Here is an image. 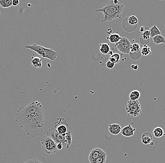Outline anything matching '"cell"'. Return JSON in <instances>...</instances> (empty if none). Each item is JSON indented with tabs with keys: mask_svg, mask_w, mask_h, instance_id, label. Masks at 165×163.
Returning a JSON list of instances; mask_svg holds the SVG:
<instances>
[{
	"mask_svg": "<svg viewBox=\"0 0 165 163\" xmlns=\"http://www.w3.org/2000/svg\"><path fill=\"white\" fill-rule=\"evenodd\" d=\"M43 151L47 154L51 155L57 153L58 150L57 148L56 142L50 137L46 135L40 139Z\"/></svg>",
	"mask_w": 165,
	"mask_h": 163,
	"instance_id": "obj_4",
	"label": "cell"
},
{
	"mask_svg": "<svg viewBox=\"0 0 165 163\" xmlns=\"http://www.w3.org/2000/svg\"><path fill=\"white\" fill-rule=\"evenodd\" d=\"M42 59H40V57H32L31 61H32V65L35 67L40 68L42 67Z\"/></svg>",
	"mask_w": 165,
	"mask_h": 163,
	"instance_id": "obj_20",
	"label": "cell"
},
{
	"mask_svg": "<svg viewBox=\"0 0 165 163\" xmlns=\"http://www.w3.org/2000/svg\"><path fill=\"white\" fill-rule=\"evenodd\" d=\"M131 69H133L134 70H137L139 68V66L137 65H131Z\"/></svg>",
	"mask_w": 165,
	"mask_h": 163,
	"instance_id": "obj_33",
	"label": "cell"
},
{
	"mask_svg": "<svg viewBox=\"0 0 165 163\" xmlns=\"http://www.w3.org/2000/svg\"><path fill=\"white\" fill-rule=\"evenodd\" d=\"M107 154L101 148H97L92 150L91 152L90 153L89 155L88 156V160L90 162L91 161L93 160L100 158V156L106 155Z\"/></svg>",
	"mask_w": 165,
	"mask_h": 163,
	"instance_id": "obj_9",
	"label": "cell"
},
{
	"mask_svg": "<svg viewBox=\"0 0 165 163\" xmlns=\"http://www.w3.org/2000/svg\"><path fill=\"white\" fill-rule=\"evenodd\" d=\"M106 66L108 68V69H111L114 68L115 66V63L112 62L110 60L107 61L106 64Z\"/></svg>",
	"mask_w": 165,
	"mask_h": 163,
	"instance_id": "obj_29",
	"label": "cell"
},
{
	"mask_svg": "<svg viewBox=\"0 0 165 163\" xmlns=\"http://www.w3.org/2000/svg\"><path fill=\"white\" fill-rule=\"evenodd\" d=\"M126 111L129 116L137 117L142 113L140 102L137 101H131L129 100L126 105Z\"/></svg>",
	"mask_w": 165,
	"mask_h": 163,
	"instance_id": "obj_5",
	"label": "cell"
},
{
	"mask_svg": "<svg viewBox=\"0 0 165 163\" xmlns=\"http://www.w3.org/2000/svg\"><path fill=\"white\" fill-rule=\"evenodd\" d=\"M153 134L156 138H161L164 135V130L161 127H155L153 130Z\"/></svg>",
	"mask_w": 165,
	"mask_h": 163,
	"instance_id": "obj_19",
	"label": "cell"
},
{
	"mask_svg": "<svg viewBox=\"0 0 165 163\" xmlns=\"http://www.w3.org/2000/svg\"><path fill=\"white\" fill-rule=\"evenodd\" d=\"M20 1L19 0H12V6H17L19 4Z\"/></svg>",
	"mask_w": 165,
	"mask_h": 163,
	"instance_id": "obj_31",
	"label": "cell"
},
{
	"mask_svg": "<svg viewBox=\"0 0 165 163\" xmlns=\"http://www.w3.org/2000/svg\"><path fill=\"white\" fill-rule=\"evenodd\" d=\"M150 32V38H153L155 36L158 35H160L161 34V33L160 31V30L157 27L156 25H153V27H152L149 30Z\"/></svg>",
	"mask_w": 165,
	"mask_h": 163,
	"instance_id": "obj_21",
	"label": "cell"
},
{
	"mask_svg": "<svg viewBox=\"0 0 165 163\" xmlns=\"http://www.w3.org/2000/svg\"><path fill=\"white\" fill-rule=\"evenodd\" d=\"M47 136L52 138L56 144L63 143V148H67V145L65 141V136H63L57 133L54 127H51L47 133Z\"/></svg>",
	"mask_w": 165,
	"mask_h": 163,
	"instance_id": "obj_8",
	"label": "cell"
},
{
	"mask_svg": "<svg viewBox=\"0 0 165 163\" xmlns=\"http://www.w3.org/2000/svg\"><path fill=\"white\" fill-rule=\"evenodd\" d=\"M145 27H141V28H140V33H143L144 32V30H145Z\"/></svg>",
	"mask_w": 165,
	"mask_h": 163,
	"instance_id": "obj_35",
	"label": "cell"
},
{
	"mask_svg": "<svg viewBox=\"0 0 165 163\" xmlns=\"http://www.w3.org/2000/svg\"><path fill=\"white\" fill-rule=\"evenodd\" d=\"M141 54L143 56H147L152 54V51L150 49V47H148L147 45H144L140 51Z\"/></svg>",
	"mask_w": 165,
	"mask_h": 163,
	"instance_id": "obj_23",
	"label": "cell"
},
{
	"mask_svg": "<svg viewBox=\"0 0 165 163\" xmlns=\"http://www.w3.org/2000/svg\"><path fill=\"white\" fill-rule=\"evenodd\" d=\"M68 123L63 118H58L54 124V128L58 134L65 136L68 132Z\"/></svg>",
	"mask_w": 165,
	"mask_h": 163,
	"instance_id": "obj_7",
	"label": "cell"
},
{
	"mask_svg": "<svg viewBox=\"0 0 165 163\" xmlns=\"http://www.w3.org/2000/svg\"><path fill=\"white\" fill-rule=\"evenodd\" d=\"M44 115L45 110L41 103L32 101L26 106L19 108L15 121L27 135L35 138L40 136L44 130Z\"/></svg>",
	"mask_w": 165,
	"mask_h": 163,
	"instance_id": "obj_1",
	"label": "cell"
},
{
	"mask_svg": "<svg viewBox=\"0 0 165 163\" xmlns=\"http://www.w3.org/2000/svg\"><path fill=\"white\" fill-rule=\"evenodd\" d=\"M63 148V143L60 142V143L57 144V148L58 150H61Z\"/></svg>",
	"mask_w": 165,
	"mask_h": 163,
	"instance_id": "obj_32",
	"label": "cell"
},
{
	"mask_svg": "<svg viewBox=\"0 0 165 163\" xmlns=\"http://www.w3.org/2000/svg\"><path fill=\"white\" fill-rule=\"evenodd\" d=\"M0 15H1V12H0Z\"/></svg>",
	"mask_w": 165,
	"mask_h": 163,
	"instance_id": "obj_36",
	"label": "cell"
},
{
	"mask_svg": "<svg viewBox=\"0 0 165 163\" xmlns=\"http://www.w3.org/2000/svg\"><path fill=\"white\" fill-rule=\"evenodd\" d=\"M108 130L112 135H117L121 132V127L118 124H112L109 125Z\"/></svg>",
	"mask_w": 165,
	"mask_h": 163,
	"instance_id": "obj_12",
	"label": "cell"
},
{
	"mask_svg": "<svg viewBox=\"0 0 165 163\" xmlns=\"http://www.w3.org/2000/svg\"><path fill=\"white\" fill-rule=\"evenodd\" d=\"M136 130V128L132 127L131 124H129V125L124 126L121 129V133L124 136L129 137L133 136Z\"/></svg>",
	"mask_w": 165,
	"mask_h": 163,
	"instance_id": "obj_10",
	"label": "cell"
},
{
	"mask_svg": "<svg viewBox=\"0 0 165 163\" xmlns=\"http://www.w3.org/2000/svg\"><path fill=\"white\" fill-rule=\"evenodd\" d=\"M107 33L108 34V35H111L112 33V29H111V28H109V29H108Z\"/></svg>",
	"mask_w": 165,
	"mask_h": 163,
	"instance_id": "obj_34",
	"label": "cell"
},
{
	"mask_svg": "<svg viewBox=\"0 0 165 163\" xmlns=\"http://www.w3.org/2000/svg\"><path fill=\"white\" fill-rule=\"evenodd\" d=\"M153 43L156 45L165 43V37L162 35H158L152 38Z\"/></svg>",
	"mask_w": 165,
	"mask_h": 163,
	"instance_id": "obj_17",
	"label": "cell"
},
{
	"mask_svg": "<svg viewBox=\"0 0 165 163\" xmlns=\"http://www.w3.org/2000/svg\"><path fill=\"white\" fill-rule=\"evenodd\" d=\"M12 5V0H0V6L3 8H9Z\"/></svg>",
	"mask_w": 165,
	"mask_h": 163,
	"instance_id": "obj_25",
	"label": "cell"
},
{
	"mask_svg": "<svg viewBox=\"0 0 165 163\" xmlns=\"http://www.w3.org/2000/svg\"><path fill=\"white\" fill-rule=\"evenodd\" d=\"M150 32L149 30L145 31L141 35L140 38L145 41H150Z\"/></svg>",
	"mask_w": 165,
	"mask_h": 163,
	"instance_id": "obj_28",
	"label": "cell"
},
{
	"mask_svg": "<svg viewBox=\"0 0 165 163\" xmlns=\"http://www.w3.org/2000/svg\"><path fill=\"white\" fill-rule=\"evenodd\" d=\"M140 51V46L139 44L137 43H134L131 44L130 49L129 53L131 54H135L139 53Z\"/></svg>",
	"mask_w": 165,
	"mask_h": 163,
	"instance_id": "obj_22",
	"label": "cell"
},
{
	"mask_svg": "<svg viewBox=\"0 0 165 163\" xmlns=\"http://www.w3.org/2000/svg\"><path fill=\"white\" fill-rule=\"evenodd\" d=\"M65 141L67 145V148H69L72 143V136H71V132L70 131L67 132L65 135Z\"/></svg>",
	"mask_w": 165,
	"mask_h": 163,
	"instance_id": "obj_26",
	"label": "cell"
},
{
	"mask_svg": "<svg viewBox=\"0 0 165 163\" xmlns=\"http://www.w3.org/2000/svg\"><path fill=\"white\" fill-rule=\"evenodd\" d=\"M124 9L123 0H111L108 1L105 7L96 9L95 12H102L103 23L109 22L116 19H121Z\"/></svg>",
	"mask_w": 165,
	"mask_h": 163,
	"instance_id": "obj_2",
	"label": "cell"
},
{
	"mask_svg": "<svg viewBox=\"0 0 165 163\" xmlns=\"http://www.w3.org/2000/svg\"><path fill=\"white\" fill-rule=\"evenodd\" d=\"M140 96L141 94L139 90H133L129 94V99L131 101H137L140 98Z\"/></svg>",
	"mask_w": 165,
	"mask_h": 163,
	"instance_id": "obj_18",
	"label": "cell"
},
{
	"mask_svg": "<svg viewBox=\"0 0 165 163\" xmlns=\"http://www.w3.org/2000/svg\"><path fill=\"white\" fill-rule=\"evenodd\" d=\"M121 25L123 27V29L125 31V32H128V33H131L134 32L137 29L138 26H132L128 22V17H127L124 19Z\"/></svg>",
	"mask_w": 165,
	"mask_h": 163,
	"instance_id": "obj_11",
	"label": "cell"
},
{
	"mask_svg": "<svg viewBox=\"0 0 165 163\" xmlns=\"http://www.w3.org/2000/svg\"><path fill=\"white\" fill-rule=\"evenodd\" d=\"M107 39L109 40L111 43L116 44L121 40V37L118 33H115L109 35V36H108Z\"/></svg>",
	"mask_w": 165,
	"mask_h": 163,
	"instance_id": "obj_15",
	"label": "cell"
},
{
	"mask_svg": "<svg viewBox=\"0 0 165 163\" xmlns=\"http://www.w3.org/2000/svg\"><path fill=\"white\" fill-rule=\"evenodd\" d=\"M24 163H42V162L36 158H32L27 160Z\"/></svg>",
	"mask_w": 165,
	"mask_h": 163,
	"instance_id": "obj_30",
	"label": "cell"
},
{
	"mask_svg": "<svg viewBox=\"0 0 165 163\" xmlns=\"http://www.w3.org/2000/svg\"><path fill=\"white\" fill-rule=\"evenodd\" d=\"M107 159V155L100 156L97 159L91 161L90 163H105Z\"/></svg>",
	"mask_w": 165,
	"mask_h": 163,
	"instance_id": "obj_27",
	"label": "cell"
},
{
	"mask_svg": "<svg viewBox=\"0 0 165 163\" xmlns=\"http://www.w3.org/2000/svg\"><path fill=\"white\" fill-rule=\"evenodd\" d=\"M141 139L142 142L144 144H150L153 140V137L150 133L146 132L142 134Z\"/></svg>",
	"mask_w": 165,
	"mask_h": 163,
	"instance_id": "obj_13",
	"label": "cell"
},
{
	"mask_svg": "<svg viewBox=\"0 0 165 163\" xmlns=\"http://www.w3.org/2000/svg\"><path fill=\"white\" fill-rule=\"evenodd\" d=\"M100 51L103 55L109 54L111 52L110 47L108 43H104L100 44Z\"/></svg>",
	"mask_w": 165,
	"mask_h": 163,
	"instance_id": "obj_14",
	"label": "cell"
},
{
	"mask_svg": "<svg viewBox=\"0 0 165 163\" xmlns=\"http://www.w3.org/2000/svg\"><path fill=\"white\" fill-rule=\"evenodd\" d=\"M121 59V56L120 54L118 53H115L112 54L109 57V60L115 64H118L120 63Z\"/></svg>",
	"mask_w": 165,
	"mask_h": 163,
	"instance_id": "obj_16",
	"label": "cell"
},
{
	"mask_svg": "<svg viewBox=\"0 0 165 163\" xmlns=\"http://www.w3.org/2000/svg\"><path fill=\"white\" fill-rule=\"evenodd\" d=\"M25 48L36 52L39 56L51 61H55L58 55V53L52 49H48L36 44L26 45Z\"/></svg>",
	"mask_w": 165,
	"mask_h": 163,
	"instance_id": "obj_3",
	"label": "cell"
},
{
	"mask_svg": "<svg viewBox=\"0 0 165 163\" xmlns=\"http://www.w3.org/2000/svg\"><path fill=\"white\" fill-rule=\"evenodd\" d=\"M131 45V41L126 37H121V40L115 45L116 49L119 52L123 54H129Z\"/></svg>",
	"mask_w": 165,
	"mask_h": 163,
	"instance_id": "obj_6",
	"label": "cell"
},
{
	"mask_svg": "<svg viewBox=\"0 0 165 163\" xmlns=\"http://www.w3.org/2000/svg\"><path fill=\"white\" fill-rule=\"evenodd\" d=\"M128 17V22L132 26H138L139 20L135 15H132Z\"/></svg>",
	"mask_w": 165,
	"mask_h": 163,
	"instance_id": "obj_24",
	"label": "cell"
}]
</instances>
